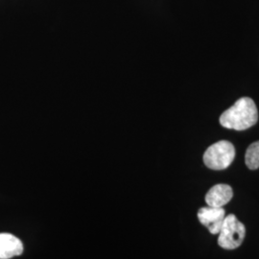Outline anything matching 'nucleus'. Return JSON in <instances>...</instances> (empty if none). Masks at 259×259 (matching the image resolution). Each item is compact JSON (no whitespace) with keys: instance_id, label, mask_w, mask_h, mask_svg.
I'll use <instances>...</instances> for the list:
<instances>
[{"instance_id":"3","label":"nucleus","mask_w":259,"mask_h":259,"mask_svg":"<svg viewBox=\"0 0 259 259\" xmlns=\"http://www.w3.org/2000/svg\"><path fill=\"white\" fill-rule=\"evenodd\" d=\"M235 157V148L231 142L221 140L204 152V162L212 170H224L230 166Z\"/></svg>"},{"instance_id":"2","label":"nucleus","mask_w":259,"mask_h":259,"mask_svg":"<svg viewBox=\"0 0 259 259\" xmlns=\"http://www.w3.org/2000/svg\"><path fill=\"white\" fill-rule=\"evenodd\" d=\"M218 234V244L221 248L234 250L240 247L245 239L246 229L234 214H230L225 217L221 231Z\"/></svg>"},{"instance_id":"6","label":"nucleus","mask_w":259,"mask_h":259,"mask_svg":"<svg viewBox=\"0 0 259 259\" xmlns=\"http://www.w3.org/2000/svg\"><path fill=\"white\" fill-rule=\"evenodd\" d=\"M23 252L22 242L11 233H0V259L19 256Z\"/></svg>"},{"instance_id":"4","label":"nucleus","mask_w":259,"mask_h":259,"mask_svg":"<svg viewBox=\"0 0 259 259\" xmlns=\"http://www.w3.org/2000/svg\"><path fill=\"white\" fill-rule=\"evenodd\" d=\"M226 211L223 207H202L198 211V219L211 234H218L222 228Z\"/></svg>"},{"instance_id":"7","label":"nucleus","mask_w":259,"mask_h":259,"mask_svg":"<svg viewBox=\"0 0 259 259\" xmlns=\"http://www.w3.org/2000/svg\"><path fill=\"white\" fill-rule=\"evenodd\" d=\"M246 165L250 170H256L259 168V141L251 143L247 149L245 156Z\"/></svg>"},{"instance_id":"5","label":"nucleus","mask_w":259,"mask_h":259,"mask_svg":"<svg viewBox=\"0 0 259 259\" xmlns=\"http://www.w3.org/2000/svg\"><path fill=\"white\" fill-rule=\"evenodd\" d=\"M232 188L228 185H214L205 195V203L211 207H223L232 200Z\"/></svg>"},{"instance_id":"1","label":"nucleus","mask_w":259,"mask_h":259,"mask_svg":"<svg viewBox=\"0 0 259 259\" xmlns=\"http://www.w3.org/2000/svg\"><path fill=\"white\" fill-rule=\"evenodd\" d=\"M258 120V111L254 101L243 97L234 103L220 116V124L227 129L244 131L255 125Z\"/></svg>"}]
</instances>
